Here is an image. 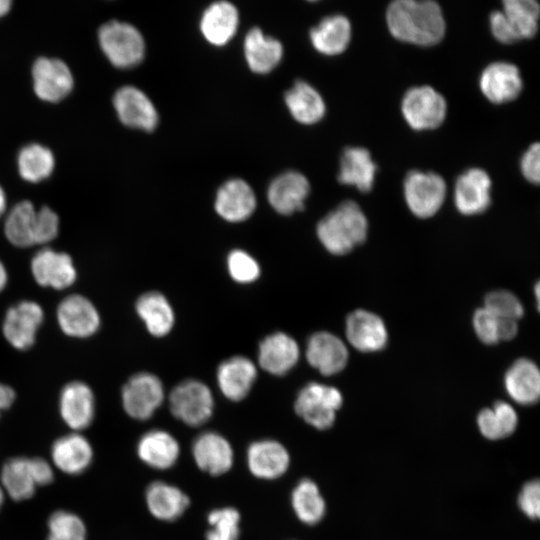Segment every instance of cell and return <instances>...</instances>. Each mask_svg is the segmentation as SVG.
I'll return each instance as SVG.
<instances>
[{
  "mask_svg": "<svg viewBox=\"0 0 540 540\" xmlns=\"http://www.w3.org/2000/svg\"><path fill=\"white\" fill-rule=\"evenodd\" d=\"M386 23L397 40L417 46H433L444 38L445 18L431 0H395L386 9Z\"/></svg>",
  "mask_w": 540,
  "mask_h": 540,
  "instance_id": "6da1fadb",
  "label": "cell"
},
{
  "mask_svg": "<svg viewBox=\"0 0 540 540\" xmlns=\"http://www.w3.org/2000/svg\"><path fill=\"white\" fill-rule=\"evenodd\" d=\"M517 424L515 409L504 401H497L493 407L482 409L477 416L478 429L489 440L508 437L516 430Z\"/></svg>",
  "mask_w": 540,
  "mask_h": 540,
  "instance_id": "8d00e7d4",
  "label": "cell"
},
{
  "mask_svg": "<svg viewBox=\"0 0 540 540\" xmlns=\"http://www.w3.org/2000/svg\"><path fill=\"white\" fill-rule=\"evenodd\" d=\"M345 331L350 344L361 352L380 351L388 341L384 321L375 313L363 309L348 315Z\"/></svg>",
  "mask_w": 540,
  "mask_h": 540,
  "instance_id": "ffe728a7",
  "label": "cell"
},
{
  "mask_svg": "<svg viewBox=\"0 0 540 540\" xmlns=\"http://www.w3.org/2000/svg\"><path fill=\"white\" fill-rule=\"evenodd\" d=\"M310 193V183L298 171H286L276 176L267 189L271 207L281 215H291L304 209Z\"/></svg>",
  "mask_w": 540,
  "mask_h": 540,
  "instance_id": "e0dca14e",
  "label": "cell"
},
{
  "mask_svg": "<svg viewBox=\"0 0 540 540\" xmlns=\"http://www.w3.org/2000/svg\"><path fill=\"white\" fill-rule=\"evenodd\" d=\"M135 311L147 331L155 337L167 335L174 326L173 308L167 298L157 291L140 295L135 303Z\"/></svg>",
  "mask_w": 540,
  "mask_h": 540,
  "instance_id": "d6a6232c",
  "label": "cell"
},
{
  "mask_svg": "<svg viewBox=\"0 0 540 540\" xmlns=\"http://www.w3.org/2000/svg\"><path fill=\"white\" fill-rule=\"evenodd\" d=\"M291 116L303 125L321 121L326 113V104L318 90L306 81L298 80L284 95Z\"/></svg>",
  "mask_w": 540,
  "mask_h": 540,
  "instance_id": "4dcf8cb0",
  "label": "cell"
},
{
  "mask_svg": "<svg viewBox=\"0 0 540 540\" xmlns=\"http://www.w3.org/2000/svg\"><path fill=\"white\" fill-rule=\"evenodd\" d=\"M484 308L501 319L518 321L524 313L520 300L506 290L492 291L486 295Z\"/></svg>",
  "mask_w": 540,
  "mask_h": 540,
  "instance_id": "7bdbcfd3",
  "label": "cell"
},
{
  "mask_svg": "<svg viewBox=\"0 0 540 540\" xmlns=\"http://www.w3.org/2000/svg\"><path fill=\"white\" fill-rule=\"evenodd\" d=\"M520 510L530 519H538L540 515V485L538 480H531L524 484L518 495Z\"/></svg>",
  "mask_w": 540,
  "mask_h": 540,
  "instance_id": "7dc6e473",
  "label": "cell"
},
{
  "mask_svg": "<svg viewBox=\"0 0 540 540\" xmlns=\"http://www.w3.org/2000/svg\"><path fill=\"white\" fill-rule=\"evenodd\" d=\"M316 233L328 252L344 255L366 240L368 221L356 202L345 200L318 222Z\"/></svg>",
  "mask_w": 540,
  "mask_h": 540,
  "instance_id": "7a4b0ae2",
  "label": "cell"
},
{
  "mask_svg": "<svg viewBox=\"0 0 540 540\" xmlns=\"http://www.w3.org/2000/svg\"><path fill=\"white\" fill-rule=\"evenodd\" d=\"M60 221L57 213L48 206H42L36 212L35 245H47L59 233Z\"/></svg>",
  "mask_w": 540,
  "mask_h": 540,
  "instance_id": "bcb514c9",
  "label": "cell"
},
{
  "mask_svg": "<svg viewBox=\"0 0 540 540\" xmlns=\"http://www.w3.org/2000/svg\"><path fill=\"white\" fill-rule=\"evenodd\" d=\"M45 319L43 307L33 300H22L9 307L2 321V334L14 349L31 348Z\"/></svg>",
  "mask_w": 540,
  "mask_h": 540,
  "instance_id": "ba28073f",
  "label": "cell"
},
{
  "mask_svg": "<svg viewBox=\"0 0 540 540\" xmlns=\"http://www.w3.org/2000/svg\"><path fill=\"white\" fill-rule=\"evenodd\" d=\"M193 458L204 472L219 476L233 465V450L229 441L216 432L199 435L192 446Z\"/></svg>",
  "mask_w": 540,
  "mask_h": 540,
  "instance_id": "cb8c5ba5",
  "label": "cell"
},
{
  "mask_svg": "<svg viewBox=\"0 0 540 540\" xmlns=\"http://www.w3.org/2000/svg\"><path fill=\"white\" fill-rule=\"evenodd\" d=\"M206 540H238L240 514L232 507L219 508L208 515Z\"/></svg>",
  "mask_w": 540,
  "mask_h": 540,
  "instance_id": "b9f144b4",
  "label": "cell"
},
{
  "mask_svg": "<svg viewBox=\"0 0 540 540\" xmlns=\"http://www.w3.org/2000/svg\"><path fill=\"white\" fill-rule=\"evenodd\" d=\"M12 6V2L10 0H0V17H3L6 15Z\"/></svg>",
  "mask_w": 540,
  "mask_h": 540,
  "instance_id": "11a10c76",
  "label": "cell"
},
{
  "mask_svg": "<svg viewBox=\"0 0 540 540\" xmlns=\"http://www.w3.org/2000/svg\"><path fill=\"white\" fill-rule=\"evenodd\" d=\"M137 454L148 466L164 470L177 462L180 446L170 433L164 430H151L139 439Z\"/></svg>",
  "mask_w": 540,
  "mask_h": 540,
  "instance_id": "1f68e13d",
  "label": "cell"
},
{
  "mask_svg": "<svg viewBox=\"0 0 540 540\" xmlns=\"http://www.w3.org/2000/svg\"><path fill=\"white\" fill-rule=\"evenodd\" d=\"M4 497H5V493H4V491H3V489H2V487L0 485V509H1L2 505H3Z\"/></svg>",
  "mask_w": 540,
  "mask_h": 540,
  "instance_id": "9f6ffc18",
  "label": "cell"
},
{
  "mask_svg": "<svg viewBox=\"0 0 540 540\" xmlns=\"http://www.w3.org/2000/svg\"><path fill=\"white\" fill-rule=\"evenodd\" d=\"M352 27L349 19L341 14L323 18L309 32L313 48L322 55L336 56L349 46Z\"/></svg>",
  "mask_w": 540,
  "mask_h": 540,
  "instance_id": "f1b7e54d",
  "label": "cell"
},
{
  "mask_svg": "<svg viewBox=\"0 0 540 540\" xmlns=\"http://www.w3.org/2000/svg\"><path fill=\"white\" fill-rule=\"evenodd\" d=\"M31 73L35 94L46 102L61 101L74 87V78L70 68L58 58H37Z\"/></svg>",
  "mask_w": 540,
  "mask_h": 540,
  "instance_id": "7c38bea8",
  "label": "cell"
},
{
  "mask_svg": "<svg viewBox=\"0 0 540 540\" xmlns=\"http://www.w3.org/2000/svg\"><path fill=\"white\" fill-rule=\"evenodd\" d=\"M342 403L343 397L337 388L311 382L299 391L294 409L307 424L325 430L334 424Z\"/></svg>",
  "mask_w": 540,
  "mask_h": 540,
  "instance_id": "277c9868",
  "label": "cell"
},
{
  "mask_svg": "<svg viewBox=\"0 0 540 540\" xmlns=\"http://www.w3.org/2000/svg\"><path fill=\"white\" fill-rule=\"evenodd\" d=\"M492 182L481 168L464 171L455 182L454 203L463 215L473 216L486 211L491 204Z\"/></svg>",
  "mask_w": 540,
  "mask_h": 540,
  "instance_id": "9a60e30c",
  "label": "cell"
},
{
  "mask_svg": "<svg viewBox=\"0 0 540 540\" xmlns=\"http://www.w3.org/2000/svg\"><path fill=\"white\" fill-rule=\"evenodd\" d=\"M56 321L66 336L76 339L92 337L101 327V316L95 304L77 293L67 295L58 303Z\"/></svg>",
  "mask_w": 540,
  "mask_h": 540,
  "instance_id": "30bf717a",
  "label": "cell"
},
{
  "mask_svg": "<svg viewBox=\"0 0 540 540\" xmlns=\"http://www.w3.org/2000/svg\"><path fill=\"white\" fill-rule=\"evenodd\" d=\"M305 355L308 363L326 376L342 371L349 357L343 341L327 331H319L310 336Z\"/></svg>",
  "mask_w": 540,
  "mask_h": 540,
  "instance_id": "d6986e66",
  "label": "cell"
},
{
  "mask_svg": "<svg viewBox=\"0 0 540 540\" xmlns=\"http://www.w3.org/2000/svg\"><path fill=\"white\" fill-rule=\"evenodd\" d=\"M163 400V384L158 376L149 372L132 375L121 391L124 411L136 420L149 419L161 406Z\"/></svg>",
  "mask_w": 540,
  "mask_h": 540,
  "instance_id": "9c48e42d",
  "label": "cell"
},
{
  "mask_svg": "<svg viewBox=\"0 0 540 540\" xmlns=\"http://www.w3.org/2000/svg\"><path fill=\"white\" fill-rule=\"evenodd\" d=\"M473 328L477 337L485 344L493 345L502 340V319L484 307L475 311Z\"/></svg>",
  "mask_w": 540,
  "mask_h": 540,
  "instance_id": "f6af8a7d",
  "label": "cell"
},
{
  "mask_svg": "<svg viewBox=\"0 0 540 540\" xmlns=\"http://www.w3.org/2000/svg\"><path fill=\"white\" fill-rule=\"evenodd\" d=\"M244 56L249 69L257 74L274 70L283 58L282 43L258 28H251L244 39Z\"/></svg>",
  "mask_w": 540,
  "mask_h": 540,
  "instance_id": "4316f807",
  "label": "cell"
},
{
  "mask_svg": "<svg viewBox=\"0 0 540 540\" xmlns=\"http://www.w3.org/2000/svg\"><path fill=\"white\" fill-rule=\"evenodd\" d=\"M407 124L416 131L432 130L442 125L447 114L444 96L428 85L410 88L401 102Z\"/></svg>",
  "mask_w": 540,
  "mask_h": 540,
  "instance_id": "5b68a950",
  "label": "cell"
},
{
  "mask_svg": "<svg viewBox=\"0 0 540 540\" xmlns=\"http://www.w3.org/2000/svg\"><path fill=\"white\" fill-rule=\"evenodd\" d=\"M502 12L519 36L520 40L530 39L538 31L540 6L534 0H505Z\"/></svg>",
  "mask_w": 540,
  "mask_h": 540,
  "instance_id": "ab89813d",
  "label": "cell"
},
{
  "mask_svg": "<svg viewBox=\"0 0 540 540\" xmlns=\"http://www.w3.org/2000/svg\"><path fill=\"white\" fill-rule=\"evenodd\" d=\"M404 198L409 210L418 218H430L442 207L447 187L437 173L410 171L403 183Z\"/></svg>",
  "mask_w": 540,
  "mask_h": 540,
  "instance_id": "8992f818",
  "label": "cell"
},
{
  "mask_svg": "<svg viewBox=\"0 0 540 540\" xmlns=\"http://www.w3.org/2000/svg\"><path fill=\"white\" fill-rule=\"evenodd\" d=\"M257 199L252 187L243 179L232 178L217 190L214 208L225 221L238 223L248 219L256 209Z\"/></svg>",
  "mask_w": 540,
  "mask_h": 540,
  "instance_id": "ac0fdd59",
  "label": "cell"
},
{
  "mask_svg": "<svg viewBox=\"0 0 540 540\" xmlns=\"http://www.w3.org/2000/svg\"><path fill=\"white\" fill-rule=\"evenodd\" d=\"M227 268L231 278L241 284L252 283L260 276L258 262L241 249H235L229 253Z\"/></svg>",
  "mask_w": 540,
  "mask_h": 540,
  "instance_id": "ee69618b",
  "label": "cell"
},
{
  "mask_svg": "<svg viewBox=\"0 0 540 540\" xmlns=\"http://www.w3.org/2000/svg\"><path fill=\"white\" fill-rule=\"evenodd\" d=\"M376 171L377 165L369 150L364 147H347L341 154L337 179L343 185L367 193L373 188Z\"/></svg>",
  "mask_w": 540,
  "mask_h": 540,
  "instance_id": "83f0119b",
  "label": "cell"
},
{
  "mask_svg": "<svg viewBox=\"0 0 540 540\" xmlns=\"http://www.w3.org/2000/svg\"><path fill=\"white\" fill-rule=\"evenodd\" d=\"M119 120L127 127L151 132L159 122L157 109L150 98L135 86H123L113 96Z\"/></svg>",
  "mask_w": 540,
  "mask_h": 540,
  "instance_id": "4fadbf2b",
  "label": "cell"
},
{
  "mask_svg": "<svg viewBox=\"0 0 540 540\" xmlns=\"http://www.w3.org/2000/svg\"><path fill=\"white\" fill-rule=\"evenodd\" d=\"M171 413L188 426H200L212 416L214 398L209 387L198 380L189 379L179 383L170 392Z\"/></svg>",
  "mask_w": 540,
  "mask_h": 540,
  "instance_id": "52a82bcc",
  "label": "cell"
},
{
  "mask_svg": "<svg viewBox=\"0 0 540 540\" xmlns=\"http://www.w3.org/2000/svg\"><path fill=\"white\" fill-rule=\"evenodd\" d=\"M0 481L4 493L15 501L31 498L38 487L27 457L8 459L1 468Z\"/></svg>",
  "mask_w": 540,
  "mask_h": 540,
  "instance_id": "d590c367",
  "label": "cell"
},
{
  "mask_svg": "<svg viewBox=\"0 0 540 540\" xmlns=\"http://www.w3.org/2000/svg\"><path fill=\"white\" fill-rule=\"evenodd\" d=\"M95 396L85 382L66 383L59 395V412L63 422L74 432L89 427L95 417Z\"/></svg>",
  "mask_w": 540,
  "mask_h": 540,
  "instance_id": "5bb4252c",
  "label": "cell"
},
{
  "mask_svg": "<svg viewBox=\"0 0 540 540\" xmlns=\"http://www.w3.org/2000/svg\"><path fill=\"white\" fill-rule=\"evenodd\" d=\"M37 209L29 200L16 203L4 221L6 239L15 247L28 248L35 245Z\"/></svg>",
  "mask_w": 540,
  "mask_h": 540,
  "instance_id": "e575fe53",
  "label": "cell"
},
{
  "mask_svg": "<svg viewBox=\"0 0 540 540\" xmlns=\"http://www.w3.org/2000/svg\"><path fill=\"white\" fill-rule=\"evenodd\" d=\"M150 513L162 521H175L188 508V496L178 487L162 481L151 483L145 494Z\"/></svg>",
  "mask_w": 540,
  "mask_h": 540,
  "instance_id": "836d02e7",
  "label": "cell"
},
{
  "mask_svg": "<svg viewBox=\"0 0 540 540\" xmlns=\"http://www.w3.org/2000/svg\"><path fill=\"white\" fill-rule=\"evenodd\" d=\"M247 464L250 472L257 478L272 480L287 471L290 456L287 449L278 441L259 440L248 447Z\"/></svg>",
  "mask_w": 540,
  "mask_h": 540,
  "instance_id": "d4e9b609",
  "label": "cell"
},
{
  "mask_svg": "<svg viewBox=\"0 0 540 540\" xmlns=\"http://www.w3.org/2000/svg\"><path fill=\"white\" fill-rule=\"evenodd\" d=\"M238 25L239 13L236 6L228 1H216L202 13L199 28L208 43L222 47L233 39Z\"/></svg>",
  "mask_w": 540,
  "mask_h": 540,
  "instance_id": "44dd1931",
  "label": "cell"
},
{
  "mask_svg": "<svg viewBox=\"0 0 540 540\" xmlns=\"http://www.w3.org/2000/svg\"><path fill=\"white\" fill-rule=\"evenodd\" d=\"M7 208V198L3 188L0 186V218L4 215Z\"/></svg>",
  "mask_w": 540,
  "mask_h": 540,
  "instance_id": "db71d44e",
  "label": "cell"
},
{
  "mask_svg": "<svg viewBox=\"0 0 540 540\" xmlns=\"http://www.w3.org/2000/svg\"><path fill=\"white\" fill-rule=\"evenodd\" d=\"M9 280L5 264L0 260V293L6 288Z\"/></svg>",
  "mask_w": 540,
  "mask_h": 540,
  "instance_id": "f5cc1de1",
  "label": "cell"
},
{
  "mask_svg": "<svg viewBox=\"0 0 540 540\" xmlns=\"http://www.w3.org/2000/svg\"><path fill=\"white\" fill-rule=\"evenodd\" d=\"M257 377L255 364L247 357L233 356L224 360L217 369V384L229 400H243L250 392Z\"/></svg>",
  "mask_w": 540,
  "mask_h": 540,
  "instance_id": "603a6c76",
  "label": "cell"
},
{
  "mask_svg": "<svg viewBox=\"0 0 540 540\" xmlns=\"http://www.w3.org/2000/svg\"><path fill=\"white\" fill-rule=\"evenodd\" d=\"M30 271L39 286L58 291L71 287L78 278L72 257L47 246L34 254L30 261Z\"/></svg>",
  "mask_w": 540,
  "mask_h": 540,
  "instance_id": "8fae6325",
  "label": "cell"
},
{
  "mask_svg": "<svg viewBox=\"0 0 540 540\" xmlns=\"http://www.w3.org/2000/svg\"><path fill=\"white\" fill-rule=\"evenodd\" d=\"M506 392L520 405H532L540 396V373L537 365L529 359L516 360L504 377Z\"/></svg>",
  "mask_w": 540,
  "mask_h": 540,
  "instance_id": "f546056e",
  "label": "cell"
},
{
  "mask_svg": "<svg viewBox=\"0 0 540 540\" xmlns=\"http://www.w3.org/2000/svg\"><path fill=\"white\" fill-rule=\"evenodd\" d=\"M17 166L24 180L37 183L52 174L55 158L49 148L38 143H31L24 146L18 153Z\"/></svg>",
  "mask_w": 540,
  "mask_h": 540,
  "instance_id": "f35d334b",
  "label": "cell"
},
{
  "mask_svg": "<svg viewBox=\"0 0 540 540\" xmlns=\"http://www.w3.org/2000/svg\"><path fill=\"white\" fill-rule=\"evenodd\" d=\"M489 26L493 37L502 44L520 41L502 10L493 11L489 16Z\"/></svg>",
  "mask_w": 540,
  "mask_h": 540,
  "instance_id": "c3c4849f",
  "label": "cell"
},
{
  "mask_svg": "<svg viewBox=\"0 0 540 540\" xmlns=\"http://www.w3.org/2000/svg\"><path fill=\"white\" fill-rule=\"evenodd\" d=\"M47 540H86L84 521L75 513L57 510L48 518Z\"/></svg>",
  "mask_w": 540,
  "mask_h": 540,
  "instance_id": "60d3db41",
  "label": "cell"
},
{
  "mask_svg": "<svg viewBox=\"0 0 540 540\" xmlns=\"http://www.w3.org/2000/svg\"><path fill=\"white\" fill-rule=\"evenodd\" d=\"M16 398L14 389L0 382V415L3 410H6L12 406Z\"/></svg>",
  "mask_w": 540,
  "mask_h": 540,
  "instance_id": "816d5d0a",
  "label": "cell"
},
{
  "mask_svg": "<svg viewBox=\"0 0 540 540\" xmlns=\"http://www.w3.org/2000/svg\"><path fill=\"white\" fill-rule=\"evenodd\" d=\"M100 48L110 63L120 69L139 65L145 57V40L132 24L112 20L98 31Z\"/></svg>",
  "mask_w": 540,
  "mask_h": 540,
  "instance_id": "3957f363",
  "label": "cell"
},
{
  "mask_svg": "<svg viewBox=\"0 0 540 540\" xmlns=\"http://www.w3.org/2000/svg\"><path fill=\"white\" fill-rule=\"evenodd\" d=\"M299 355V347L293 337L284 332H275L261 341L258 362L266 372L281 376L296 365Z\"/></svg>",
  "mask_w": 540,
  "mask_h": 540,
  "instance_id": "7402d4cb",
  "label": "cell"
},
{
  "mask_svg": "<svg viewBox=\"0 0 540 540\" xmlns=\"http://www.w3.org/2000/svg\"><path fill=\"white\" fill-rule=\"evenodd\" d=\"M51 458L54 465L63 473L78 475L91 465L93 448L86 437L73 432L54 441Z\"/></svg>",
  "mask_w": 540,
  "mask_h": 540,
  "instance_id": "484cf974",
  "label": "cell"
},
{
  "mask_svg": "<svg viewBox=\"0 0 540 540\" xmlns=\"http://www.w3.org/2000/svg\"><path fill=\"white\" fill-rule=\"evenodd\" d=\"M32 474L37 486L50 484L54 479L51 465L41 457L29 458Z\"/></svg>",
  "mask_w": 540,
  "mask_h": 540,
  "instance_id": "f907efd6",
  "label": "cell"
},
{
  "mask_svg": "<svg viewBox=\"0 0 540 540\" xmlns=\"http://www.w3.org/2000/svg\"><path fill=\"white\" fill-rule=\"evenodd\" d=\"M479 87L491 103L504 104L519 96L523 81L516 65L497 61L484 68L479 78Z\"/></svg>",
  "mask_w": 540,
  "mask_h": 540,
  "instance_id": "2e32d148",
  "label": "cell"
},
{
  "mask_svg": "<svg viewBox=\"0 0 540 540\" xmlns=\"http://www.w3.org/2000/svg\"><path fill=\"white\" fill-rule=\"evenodd\" d=\"M291 502L298 519L307 525L317 524L325 515V500L317 484L311 479L298 482L293 489Z\"/></svg>",
  "mask_w": 540,
  "mask_h": 540,
  "instance_id": "74e56055",
  "label": "cell"
},
{
  "mask_svg": "<svg viewBox=\"0 0 540 540\" xmlns=\"http://www.w3.org/2000/svg\"><path fill=\"white\" fill-rule=\"evenodd\" d=\"M523 177L530 183L538 185L540 181V144H531L520 160Z\"/></svg>",
  "mask_w": 540,
  "mask_h": 540,
  "instance_id": "681fc988",
  "label": "cell"
}]
</instances>
